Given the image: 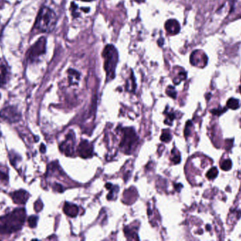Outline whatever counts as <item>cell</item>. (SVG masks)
<instances>
[{"label": "cell", "mask_w": 241, "mask_h": 241, "mask_svg": "<svg viewBox=\"0 0 241 241\" xmlns=\"http://www.w3.org/2000/svg\"><path fill=\"white\" fill-rule=\"evenodd\" d=\"M0 117L4 118L6 120L13 123L19 120V119L21 118V115L17 111L16 107H7L0 112Z\"/></svg>", "instance_id": "cell-6"}, {"label": "cell", "mask_w": 241, "mask_h": 241, "mask_svg": "<svg viewBox=\"0 0 241 241\" xmlns=\"http://www.w3.org/2000/svg\"><path fill=\"white\" fill-rule=\"evenodd\" d=\"M64 211L67 216L71 217H76L78 213V208L75 205L66 202L64 206Z\"/></svg>", "instance_id": "cell-12"}, {"label": "cell", "mask_w": 241, "mask_h": 241, "mask_svg": "<svg viewBox=\"0 0 241 241\" xmlns=\"http://www.w3.org/2000/svg\"><path fill=\"white\" fill-rule=\"evenodd\" d=\"M206 228H207V229H209V231L210 230V228H211L210 226H209V225H208V226H206Z\"/></svg>", "instance_id": "cell-30"}, {"label": "cell", "mask_w": 241, "mask_h": 241, "mask_svg": "<svg viewBox=\"0 0 241 241\" xmlns=\"http://www.w3.org/2000/svg\"><path fill=\"white\" fill-rule=\"evenodd\" d=\"M45 150H46V148H45V145H44V144H42L41 146H40V151H41V152H42V153L45 152Z\"/></svg>", "instance_id": "cell-28"}, {"label": "cell", "mask_w": 241, "mask_h": 241, "mask_svg": "<svg viewBox=\"0 0 241 241\" xmlns=\"http://www.w3.org/2000/svg\"><path fill=\"white\" fill-rule=\"evenodd\" d=\"M55 189H56V191H58L59 192H63V188H62V187L60 185H58V184H56V185L55 187Z\"/></svg>", "instance_id": "cell-25"}, {"label": "cell", "mask_w": 241, "mask_h": 241, "mask_svg": "<svg viewBox=\"0 0 241 241\" xmlns=\"http://www.w3.org/2000/svg\"><path fill=\"white\" fill-rule=\"evenodd\" d=\"M82 1H83V2H91V1H93V0H82Z\"/></svg>", "instance_id": "cell-31"}, {"label": "cell", "mask_w": 241, "mask_h": 241, "mask_svg": "<svg viewBox=\"0 0 241 241\" xmlns=\"http://www.w3.org/2000/svg\"><path fill=\"white\" fill-rule=\"evenodd\" d=\"M28 193L24 190V189H21V190L14 192L13 193L11 194V197L14 202V203L18 204V205H22V204H25L28 200Z\"/></svg>", "instance_id": "cell-9"}, {"label": "cell", "mask_w": 241, "mask_h": 241, "mask_svg": "<svg viewBox=\"0 0 241 241\" xmlns=\"http://www.w3.org/2000/svg\"><path fill=\"white\" fill-rule=\"evenodd\" d=\"M166 93L170 96V97H171L173 98H175L176 97V91L174 88L172 86L168 87V89L166 90Z\"/></svg>", "instance_id": "cell-18"}, {"label": "cell", "mask_w": 241, "mask_h": 241, "mask_svg": "<svg viewBox=\"0 0 241 241\" xmlns=\"http://www.w3.org/2000/svg\"><path fill=\"white\" fill-rule=\"evenodd\" d=\"M227 106L232 110L238 109L240 106L238 100L235 98H230L227 102Z\"/></svg>", "instance_id": "cell-13"}, {"label": "cell", "mask_w": 241, "mask_h": 241, "mask_svg": "<svg viewBox=\"0 0 241 241\" xmlns=\"http://www.w3.org/2000/svg\"><path fill=\"white\" fill-rule=\"evenodd\" d=\"M183 188V186L181 184H176V185H175V188L176 190L178 191H180V189Z\"/></svg>", "instance_id": "cell-26"}, {"label": "cell", "mask_w": 241, "mask_h": 241, "mask_svg": "<svg viewBox=\"0 0 241 241\" xmlns=\"http://www.w3.org/2000/svg\"><path fill=\"white\" fill-rule=\"evenodd\" d=\"M164 44V39L163 38H160L158 40V45H160V47H161Z\"/></svg>", "instance_id": "cell-27"}, {"label": "cell", "mask_w": 241, "mask_h": 241, "mask_svg": "<svg viewBox=\"0 0 241 241\" xmlns=\"http://www.w3.org/2000/svg\"><path fill=\"white\" fill-rule=\"evenodd\" d=\"M240 92H241V86H240Z\"/></svg>", "instance_id": "cell-32"}, {"label": "cell", "mask_w": 241, "mask_h": 241, "mask_svg": "<svg viewBox=\"0 0 241 241\" xmlns=\"http://www.w3.org/2000/svg\"><path fill=\"white\" fill-rule=\"evenodd\" d=\"M25 219L24 209H18L3 217H0V233L7 234L20 230Z\"/></svg>", "instance_id": "cell-1"}, {"label": "cell", "mask_w": 241, "mask_h": 241, "mask_svg": "<svg viewBox=\"0 0 241 241\" xmlns=\"http://www.w3.org/2000/svg\"><path fill=\"white\" fill-rule=\"evenodd\" d=\"M105 187H106V188H107V189H112V184H109V183H107V185H105Z\"/></svg>", "instance_id": "cell-29"}, {"label": "cell", "mask_w": 241, "mask_h": 241, "mask_svg": "<svg viewBox=\"0 0 241 241\" xmlns=\"http://www.w3.org/2000/svg\"><path fill=\"white\" fill-rule=\"evenodd\" d=\"M172 161L174 162L175 164H177V163H179L180 161H181V157H180V155H175L174 157L172 158Z\"/></svg>", "instance_id": "cell-22"}, {"label": "cell", "mask_w": 241, "mask_h": 241, "mask_svg": "<svg viewBox=\"0 0 241 241\" xmlns=\"http://www.w3.org/2000/svg\"><path fill=\"white\" fill-rule=\"evenodd\" d=\"M66 141L61 144L60 146V149L62 151L65 153V154L67 156H71L73 152V141L71 137V134L68 135Z\"/></svg>", "instance_id": "cell-11"}, {"label": "cell", "mask_w": 241, "mask_h": 241, "mask_svg": "<svg viewBox=\"0 0 241 241\" xmlns=\"http://www.w3.org/2000/svg\"><path fill=\"white\" fill-rule=\"evenodd\" d=\"M226 108H217V109H214L211 110V112L213 113L214 115H221L224 112H226Z\"/></svg>", "instance_id": "cell-20"}, {"label": "cell", "mask_w": 241, "mask_h": 241, "mask_svg": "<svg viewBox=\"0 0 241 241\" xmlns=\"http://www.w3.org/2000/svg\"><path fill=\"white\" fill-rule=\"evenodd\" d=\"M47 41L45 37L39 38L27 52V59L29 62H34L38 60L42 55L46 52Z\"/></svg>", "instance_id": "cell-4"}, {"label": "cell", "mask_w": 241, "mask_h": 241, "mask_svg": "<svg viewBox=\"0 0 241 241\" xmlns=\"http://www.w3.org/2000/svg\"><path fill=\"white\" fill-rule=\"evenodd\" d=\"M138 140L137 135L132 128H126L124 129V134L123 140L121 142V147L124 149V151L128 153L130 151L132 146Z\"/></svg>", "instance_id": "cell-5"}, {"label": "cell", "mask_w": 241, "mask_h": 241, "mask_svg": "<svg viewBox=\"0 0 241 241\" xmlns=\"http://www.w3.org/2000/svg\"><path fill=\"white\" fill-rule=\"evenodd\" d=\"M8 76V68L7 62L0 59V87L6 84Z\"/></svg>", "instance_id": "cell-10"}, {"label": "cell", "mask_w": 241, "mask_h": 241, "mask_svg": "<svg viewBox=\"0 0 241 241\" xmlns=\"http://www.w3.org/2000/svg\"><path fill=\"white\" fill-rule=\"evenodd\" d=\"M104 58V69L107 74V81H111L115 77L116 68L118 61V53L113 45H107L102 52Z\"/></svg>", "instance_id": "cell-3"}, {"label": "cell", "mask_w": 241, "mask_h": 241, "mask_svg": "<svg viewBox=\"0 0 241 241\" xmlns=\"http://www.w3.org/2000/svg\"><path fill=\"white\" fill-rule=\"evenodd\" d=\"M42 206H43V205L40 200L37 201V202L35 203V209L36 211H39L42 209Z\"/></svg>", "instance_id": "cell-21"}, {"label": "cell", "mask_w": 241, "mask_h": 241, "mask_svg": "<svg viewBox=\"0 0 241 241\" xmlns=\"http://www.w3.org/2000/svg\"><path fill=\"white\" fill-rule=\"evenodd\" d=\"M174 117H175V116H174V114H173V113H169V114L167 115V119H166V120H169V123H171V122L174 120Z\"/></svg>", "instance_id": "cell-24"}, {"label": "cell", "mask_w": 241, "mask_h": 241, "mask_svg": "<svg viewBox=\"0 0 241 241\" xmlns=\"http://www.w3.org/2000/svg\"><path fill=\"white\" fill-rule=\"evenodd\" d=\"M164 27L166 28L167 33L170 35H176L180 31V25L178 22L175 19H169L165 23Z\"/></svg>", "instance_id": "cell-8"}, {"label": "cell", "mask_w": 241, "mask_h": 241, "mask_svg": "<svg viewBox=\"0 0 241 241\" xmlns=\"http://www.w3.org/2000/svg\"><path fill=\"white\" fill-rule=\"evenodd\" d=\"M217 175H218V170L216 167H214V168H211L207 172V177L209 179H214V178H216Z\"/></svg>", "instance_id": "cell-14"}, {"label": "cell", "mask_w": 241, "mask_h": 241, "mask_svg": "<svg viewBox=\"0 0 241 241\" xmlns=\"http://www.w3.org/2000/svg\"><path fill=\"white\" fill-rule=\"evenodd\" d=\"M231 166H232L231 161L229 159L225 160L224 161H223V162L221 163V168H222V169L223 170V171H229V170L231 168Z\"/></svg>", "instance_id": "cell-15"}, {"label": "cell", "mask_w": 241, "mask_h": 241, "mask_svg": "<svg viewBox=\"0 0 241 241\" xmlns=\"http://www.w3.org/2000/svg\"><path fill=\"white\" fill-rule=\"evenodd\" d=\"M28 225L30 228H35L38 222V217L35 216H31L28 219Z\"/></svg>", "instance_id": "cell-16"}, {"label": "cell", "mask_w": 241, "mask_h": 241, "mask_svg": "<svg viewBox=\"0 0 241 241\" xmlns=\"http://www.w3.org/2000/svg\"><path fill=\"white\" fill-rule=\"evenodd\" d=\"M68 72H69V78L73 77L74 79H76V80H78V79H80V74H79L77 71L71 69L68 71Z\"/></svg>", "instance_id": "cell-17"}, {"label": "cell", "mask_w": 241, "mask_h": 241, "mask_svg": "<svg viewBox=\"0 0 241 241\" xmlns=\"http://www.w3.org/2000/svg\"><path fill=\"white\" fill-rule=\"evenodd\" d=\"M57 17L52 9L47 7H42L34 25V29L40 33H50L55 29Z\"/></svg>", "instance_id": "cell-2"}, {"label": "cell", "mask_w": 241, "mask_h": 241, "mask_svg": "<svg viewBox=\"0 0 241 241\" xmlns=\"http://www.w3.org/2000/svg\"><path fill=\"white\" fill-rule=\"evenodd\" d=\"M171 140V135L169 132H164L161 136V140L164 142H169Z\"/></svg>", "instance_id": "cell-19"}, {"label": "cell", "mask_w": 241, "mask_h": 241, "mask_svg": "<svg viewBox=\"0 0 241 241\" xmlns=\"http://www.w3.org/2000/svg\"><path fill=\"white\" fill-rule=\"evenodd\" d=\"M8 180V176L7 174H5L4 173H3L2 171H0V180Z\"/></svg>", "instance_id": "cell-23"}, {"label": "cell", "mask_w": 241, "mask_h": 241, "mask_svg": "<svg viewBox=\"0 0 241 241\" xmlns=\"http://www.w3.org/2000/svg\"><path fill=\"white\" fill-rule=\"evenodd\" d=\"M78 152L82 158H90L92 156L93 146L87 141H81L78 147Z\"/></svg>", "instance_id": "cell-7"}]
</instances>
